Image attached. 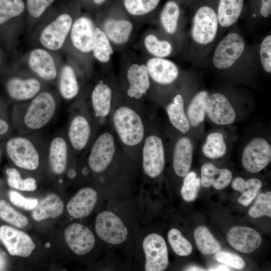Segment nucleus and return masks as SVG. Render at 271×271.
I'll list each match as a JSON object with an SVG mask.
<instances>
[{
    "mask_svg": "<svg viewBox=\"0 0 271 271\" xmlns=\"http://www.w3.org/2000/svg\"><path fill=\"white\" fill-rule=\"evenodd\" d=\"M271 15V0H259L258 19H266Z\"/></svg>",
    "mask_w": 271,
    "mask_h": 271,
    "instance_id": "603ef678",
    "label": "nucleus"
},
{
    "mask_svg": "<svg viewBox=\"0 0 271 271\" xmlns=\"http://www.w3.org/2000/svg\"><path fill=\"white\" fill-rule=\"evenodd\" d=\"M0 239L12 255L27 257L35 248V243L27 233L9 226L0 227Z\"/></svg>",
    "mask_w": 271,
    "mask_h": 271,
    "instance_id": "a211bd4d",
    "label": "nucleus"
},
{
    "mask_svg": "<svg viewBox=\"0 0 271 271\" xmlns=\"http://www.w3.org/2000/svg\"><path fill=\"white\" fill-rule=\"evenodd\" d=\"M271 147L263 138H255L245 147L242 153V164L250 173L263 170L270 162Z\"/></svg>",
    "mask_w": 271,
    "mask_h": 271,
    "instance_id": "ddd939ff",
    "label": "nucleus"
},
{
    "mask_svg": "<svg viewBox=\"0 0 271 271\" xmlns=\"http://www.w3.org/2000/svg\"><path fill=\"white\" fill-rule=\"evenodd\" d=\"M46 247H49L50 246V244L49 243H47L46 244Z\"/></svg>",
    "mask_w": 271,
    "mask_h": 271,
    "instance_id": "052dcab7",
    "label": "nucleus"
},
{
    "mask_svg": "<svg viewBox=\"0 0 271 271\" xmlns=\"http://www.w3.org/2000/svg\"><path fill=\"white\" fill-rule=\"evenodd\" d=\"M119 2L125 12L136 22L152 17L161 0H119Z\"/></svg>",
    "mask_w": 271,
    "mask_h": 271,
    "instance_id": "c756f323",
    "label": "nucleus"
},
{
    "mask_svg": "<svg viewBox=\"0 0 271 271\" xmlns=\"http://www.w3.org/2000/svg\"><path fill=\"white\" fill-rule=\"evenodd\" d=\"M145 62L151 80L158 85H172L180 76L179 67L169 58L149 57Z\"/></svg>",
    "mask_w": 271,
    "mask_h": 271,
    "instance_id": "dca6fc26",
    "label": "nucleus"
},
{
    "mask_svg": "<svg viewBox=\"0 0 271 271\" xmlns=\"http://www.w3.org/2000/svg\"><path fill=\"white\" fill-rule=\"evenodd\" d=\"M0 64H1V61H0Z\"/></svg>",
    "mask_w": 271,
    "mask_h": 271,
    "instance_id": "e2e57ef3",
    "label": "nucleus"
},
{
    "mask_svg": "<svg viewBox=\"0 0 271 271\" xmlns=\"http://www.w3.org/2000/svg\"><path fill=\"white\" fill-rule=\"evenodd\" d=\"M229 243L235 249L245 253L256 250L260 245L261 237L253 229L237 226L232 227L227 234Z\"/></svg>",
    "mask_w": 271,
    "mask_h": 271,
    "instance_id": "4be33fe9",
    "label": "nucleus"
},
{
    "mask_svg": "<svg viewBox=\"0 0 271 271\" xmlns=\"http://www.w3.org/2000/svg\"><path fill=\"white\" fill-rule=\"evenodd\" d=\"M90 133V125L85 116L77 115L73 117L68 126L67 134L69 143L74 149L83 150L88 142Z\"/></svg>",
    "mask_w": 271,
    "mask_h": 271,
    "instance_id": "cd10ccee",
    "label": "nucleus"
},
{
    "mask_svg": "<svg viewBox=\"0 0 271 271\" xmlns=\"http://www.w3.org/2000/svg\"><path fill=\"white\" fill-rule=\"evenodd\" d=\"M123 61L125 63L126 78L128 84L127 94L130 98L140 99L151 86V79L145 61L129 55Z\"/></svg>",
    "mask_w": 271,
    "mask_h": 271,
    "instance_id": "9d476101",
    "label": "nucleus"
},
{
    "mask_svg": "<svg viewBox=\"0 0 271 271\" xmlns=\"http://www.w3.org/2000/svg\"><path fill=\"white\" fill-rule=\"evenodd\" d=\"M58 88L60 95L65 100L72 99L78 95L79 84L72 66L65 64L62 67L59 76Z\"/></svg>",
    "mask_w": 271,
    "mask_h": 271,
    "instance_id": "473e14b6",
    "label": "nucleus"
},
{
    "mask_svg": "<svg viewBox=\"0 0 271 271\" xmlns=\"http://www.w3.org/2000/svg\"><path fill=\"white\" fill-rule=\"evenodd\" d=\"M9 195L10 200L12 203L25 210H33L38 203L37 199L25 198L15 191H10Z\"/></svg>",
    "mask_w": 271,
    "mask_h": 271,
    "instance_id": "8fccbe9b",
    "label": "nucleus"
},
{
    "mask_svg": "<svg viewBox=\"0 0 271 271\" xmlns=\"http://www.w3.org/2000/svg\"><path fill=\"white\" fill-rule=\"evenodd\" d=\"M26 10L23 0H0V26L22 15Z\"/></svg>",
    "mask_w": 271,
    "mask_h": 271,
    "instance_id": "ea45409f",
    "label": "nucleus"
},
{
    "mask_svg": "<svg viewBox=\"0 0 271 271\" xmlns=\"http://www.w3.org/2000/svg\"><path fill=\"white\" fill-rule=\"evenodd\" d=\"M201 180L194 172H189L184 177L181 189V194L187 202L194 201L197 197L200 186Z\"/></svg>",
    "mask_w": 271,
    "mask_h": 271,
    "instance_id": "c03bdc74",
    "label": "nucleus"
},
{
    "mask_svg": "<svg viewBox=\"0 0 271 271\" xmlns=\"http://www.w3.org/2000/svg\"><path fill=\"white\" fill-rule=\"evenodd\" d=\"M201 181L202 185L208 188L211 186L222 190L230 183L232 174L227 169H219L211 163L204 164L201 168Z\"/></svg>",
    "mask_w": 271,
    "mask_h": 271,
    "instance_id": "c85d7f7f",
    "label": "nucleus"
},
{
    "mask_svg": "<svg viewBox=\"0 0 271 271\" xmlns=\"http://www.w3.org/2000/svg\"><path fill=\"white\" fill-rule=\"evenodd\" d=\"M205 269L196 266H191L188 267L186 270H204Z\"/></svg>",
    "mask_w": 271,
    "mask_h": 271,
    "instance_id": "13d9d810",
    "label": "nucleus"
},
{
    "mask_svg": "<svg viewBox=\"0 0 271 271\" xmlns=\"http://www.w3.org/2000/svg\"><path fill=\"white\" fill-rule=\"evenodd\" d=\"M114 50V49L107 37L96 25L91 50L92 57L100 63L107 64L110 62Z\"/></svg>",
    "mask_w": 271,
    "mask_h": 271,
    "instance_id": "72a5a7b5",
    "label": "nucleus"
},
{
    "mask_svg": "<svg viewBox=\"0 0 271 271\" xmlns=\"http://www.w3.org/2000/svg\"><path fill=\"white\" fill-rule=\"evenodd\" d=\"M167 112L172 124L180 131L186 134L190 128V124L184 110V98L181 93L177 94L173 102L167 107Z\"/></svg>",
    "mask_w": 271,
    "mask_h": 271,
    "instance_id": "f704fd0d",
    "label": "nucleus"
},
{
    "mask_svg": "<svg viewBox=\"0 0 271 271\" xmlns=\"http://www.w3.org/2000/svg\"><path fill=\"white\" fill-rule=\"evenodd\" d=\"M48 158L52 171L56 175H60L66 170L68 160V144L61 136L53 137L48 146Z\"/></svg>",
    "mask_w": 271,
    "mask_h": 271,
    "instance_id": "a878e982",
    "label": "nucleus"
},
{
    "mask_svg": "<svg viewBox=\"0 0 271 271\" xmlns=\"http://www.w3.org/2000/svg\"><path fill=\"white\" fill-rule=\"evenodd\" d=\"M6 90L11 98L19 102L29 101L41 91L40 81L34 77H13L6 83Z\"/></svg>",
    "mask_w": 271,
    "mask_h": 271,
    "instance_id": "5701e85b",
    "label": "nucleus"
},
{
    "mask_svg": "<svg viewBox=\"0 0 271 271\" xmlns=\"http://www.w3.org/2000/svg\"><path fill=\"white\" fill-rule=\"evenodd\" d=\"M0 155H1V150H0Z\"/></svg>",
    "mask_w": 271,
    "mask_h": 271,
    "instance_id": "680f3d73",
    "label": "nucleus"
},
{
    "mask_svg": "<svg viewBox=\"0 0 271 271\" xmlns=\"http://www.w3.org/2000/svg\"><path fill=\"white\" fill-rule=\"evenodd\" d=\"M142 45L149 57L169 58L181 52L174 41L158 30L146 32L142 39Z\"/></svg>",
    "mask_w": 271,
    "mask_h": 271,
    "instance_id": "f3484780",
    "label": "nucleus"
},
{
    "mask_svg": "<svg viewBox=\"0 0 271 271\" xmlns=\"http://www.w3.org/2000/svg\"><path fill=\"white\" fill-rule=\"evenodd\" d=\"M218 0H198L192 8L190 28L182 51L184 58L196 66L208 64L218 41Z\"/></svg>",
    "mask_w": 271,
    "mask_h": 271,
    "instance_id": "f257e3e1",
    "label": "nucleus"
},
{
    "mask_svg": "<svg viewBox=\"0 0 271 271\" xmlns=\"http://www.w3.org/2000/svg\"><path fill=\"white\" fill-rule=\"evenodd\" d=\"M28 63L31 71L43 80L52 81L58 76L54 58L44 48H37L32 50L29 55Z\"/></svg>",
    "mask_w": 271,
    "mask_h": 271,
    "instance_id": "412c9836",
    "label": "nucleus"
},
{
    "mask_svg": "<svg viewBox=\"0 0 271 271\" xmlns=\"http://www.w3.org/2000/svg\"><path fill=\"white\" fill-rule=\"evenodd\" d=\"M145 256V270L162 271L169 264L168 252L164 238L152 233L148 234L143 241Z\"/></svg>",
    "mask_w": 271,
    "mask_h": 271,
    "instance_id": "9b49d317",
    "label": "nucleus"
},
{
    "mask_svg": "<svg viewBox=\"0 0 271 271\" xmlns=\"http://www.w3.org/2000/svg\"><path fill=\"white\" fill-rule=\"evenodd\" d=\"M206 113L210 119L218 125L230 124L236 118L235 111L229 99L225 94L221 92L209 94Z\"/></svg>",
    "mask_w": 271,
    "mask_h": 271,
    "instance_id": "6ab92c4d",
    "label": "nucleus"
},
{
    "mask_svg": "<svg viewBox=\"0 0 271 271\" xmlns=\"http://www.w3.org/2000/svg\"><path fill=\"white\" fill-rule=\"evenodd\" d=\"M80 7L89 12L97 15L101 12L109 0H76Z\"/></svg>",
    "mask_w": 271,
    "mask_h": 271,
    "instance_id": "3c124183",
    "label": "nucleus"
},
{
    "mask_svg": "<svg viewBox=\"0 0 271 271\" xmlns=\"http://www.w3.org/2000/svg\"><path fill=\"white\" fill-rule=\"evenodd\" d=\"M63 201L57 195L51 193L38 203L32 212V217L36 221L48 218H55L62 214Z\"/></svg>",
    "mask_w": 271,
    "mask_h": 271,
    "instance_id": "7c9ffc66",
    "label": "nucleus"
},
{
    "mask_svg": "<svg viewBox=\"0 0 271 271\" xmlns=\"http://www.w3.org/2000/svg\"><path fill=\"white\" fill-rule=\"evenodd\" d=\"M96 15V25L105 33L114 49L127 45L135 31L136 22L123 10L119 0H109Z\"/></svg>",
    "mask_w": 271,
    "mask_h": 271,
    "instance_id": "20e7f679",
    "label": "nucleus"
},
{
    "mask_svg": "<svg viewBox=\"0 0 271 271\" xmlns=\"http://www.w3.org/2000/svg\"><path fill=\"white\" fill-rule=\"evenodd\" d=\"M115 153L114 141L108 132L100 134L94 142L88 162L91 170L96 173L104 171L111 163Z\"/></svg>",
    "mask_w": 271,
    "mask_h": 271,
    "instance_id": "2eb2a0df",
    "label": "nucleus"
},
{
    "mask_svg": "<svg viewBox=\"0 0 271 271\" xmlns=\"http://www.w3.org/2000/svg\"><path fill=\"white\" fill-rule=\"evenodd\" d=\"M194 235L198 249L202 254H212L220 250V244L206 227H197L194 231Z\"/></svg>",
    "mask_w": 271,
    "mask_h": 271,
    "instance_id": "4c0bfd02",
    "label": "nucleus"
},
{
    "mask_svg": "<svg viewBox=\"0 0 271 271\" xmlns=\"http://www.w3.org/2000/svg\"><path fill=\"white\" fill-rule=\"evenodd\" d=\"M183 6L181 0H167L158 17V30L174 41L181 52L187 35L185 30L186 21Z\"/></svg>",
    "mask_w": 271,
    "mask_h": 271,
    "instance_id": "39448f33",
    "label": "nucleus"
},
{
    "mask_svg": "<svg viewBox=\"0 0 271 271\" xmlns=\"http://www.w3.org/2000/svg\"><path fill=\"white\" fill-rule=\"evenodd\" d=\"M114 128L125 145L134 146L140 143L144 136V127L140 115L126 106L118 108L114 112Z\"/></svg>",
    "mask_w": 271,
    "mask_h": 271,
    "instance_id": "6e6552de",
    "label": "nucleus"
},
{
    "mask_svg": "<svg viewBox=\"0 0 271 271\" xmlns=\"http://www.w3.org/2000/svg\"><path fill=\"white\" fill-rule=\"evenodd\" d=\"M215 259L235 269H242L245 266L243 259L239 256L227 251L216 252L214 256Z\"/></svg>",
    "mask_w": 271,
    "mask_h": 271,
    "instance_id": "09e8293b",
    "label": "nucleus"
},
{
    "mask_svg": "<svg viewBox=\"0 0 271 271\" xmlns=\"http://www.w3.org/2000/svg\"><path fill=\"white\" fill-rule=\"evenodd\" d=\"M193 147L191 140L180 138L176 143L173 154V168L176 175L185 177L189 172L193 158Z\"/></svg>",
    "mask_w": 271,
    "mask_h": 271,
    "instance_id": "bb28decb",
    "label": "nucleus"
},
{
    "mask_svg": "<svg viewBox=\"0 0 271 271\" xmlns=\"http://www.w3.org/2000/svg\"><path fill=\"white\" fill-rule=\"evenodd\" d=\"M249 215L253 218L262 216L271 217V192L259 194L254 204L248 211Z\"/></svg>",
    "mask_w": 271,
    "mask_h": 271,
    "instance_id": "49530a36",
    "label": "nucleus"
},
{
    "mask_svg": "<svg viewBox=\"0 0 271 271\" xmlns=\"http://www.w3.org/2000/svg\"><path fill=\"white\" fill-rule=\"evenodd\" d=\"M112 90L107 84L100 80L93 88L91 102L95 115L104 117L109 114L112 99Z\"/></svg>",
    "mask_w": 271,
    "mask_h": 271,
    "instance_id": "2f4dec72",
    "label": "nucleus"
},
{
    "mask_svg": "<svg viewBox=\"0 0 271 271\" xmlns=\"http://www.w3.org/2000/svg\"><path fill=\"white\" fill-rule=\"evenodd\" d=\"M168 240L172 249L178 255L186 256L192 253L191 244L178 229L173 228L169 231Z\"/></svg>",
    "mask_w": 271,
    "mask_h": 271,
    "instance_id": "a19ab883",
    "label": "nucleus"
},
{
    "mask_svg": "<svg viewBox=\"0 0 271 271\" xmlns=\"http://www.w3.org/2000/svg\"><path fill=\"white\" fill-rule=\"evenodd\" d=\"M226 150L223 136L218 132L209 134L202 148L204 155L210 159L221 158L226 154Z\"/></svg>",
    "mask_w": 271,
    "mask_h": 271,
    "instance_id": "58836bf2",
    "label": "nucleus"
},
{
    "mask_svg": "<svg viewBox=\"0 0 271 271\" xmlns=\"http://www.w3.org/2000/svg\"><path fill=\"white\" fill-rule=\"evenodd\" d=\"M165 164L162 141L159 137L151 135L147 138L143 149V166L146 174L151 178L159 176Z\"/></svg>",
    "mask_w": 271,
    "mask_h": 271,
    "instance_id": "4468645a",
    "label": "nucleus"
},
{
    "mask_svg": "<svg viewBox=\"0 0 271 271\" xmlns=\"http://www.w3.org/2000/svg\"><path fill=\"white\" fill-rule=\"evenodd\" d=\"M245 0H218L217 13L219 25L218 41L229 28L237 23L244 6Z\"/></svg>",
    "mask_w": 271,
    "mask_h": 271,
    "instance_id": "b1692460",
    "label": "nucleus"
},
{
    "mask_svg": "<svg viewBox=\"0 0 271 271\" xmlns=\"http://www.w3.org/2000/svg\"><path fill=\"white\" fill-rule=\"evenodd\" d=\"M64 237L70 249L77 255H84L93 248L95 239L92 232L79 223L69 225L64 231Z\"/></svg>",
    "mask_w": 271,
    "mask_h": 271,
    "instance_id": "aec40b11",
    "label": "nucleus"
},
{
    "mask_svg": "<svg viewBox=\"0 0 271 271\" xmlns=\"http://www.w3.org/2000/svg\"><path fill=\"white\" fill-rule=\"evenodd\" d=\"M59 107L58 99L48 90L41 91L32 99L18 106L17 126L21 134H29L45 127Z\"/></svg>",
    "mask_w": 271,
    "mask_h": 271,
    "instance_id": "7ed1b4c3",
    "label": "nucleus"
},
{
    "mask_svg": "<svg viewBox=\"0 0 271 271\" xmlns=\"http://www.w3.org/2000/svg\"><path fill=\"white\" fill-rule=\"evenodd\" d=\"M10 129L9 123L0 117V136L6 134Z\"/></svg>",
    "mask_w": 271,
    "mask_h": 271,
    "instance_id": "864d4df0",
    "label": "nucleus"
},
{
    "mask_svg": "<svg viewBox=\"0 0 271 271\" xmlns=\"http://www.w3.org/2000/svg\"><path fill=\"white\" fill-rule=\"evenodd\" d=\"M80 14L67 11L58 15L41 30L39 41L43 48L56 51L64 45L73 23Z\"/></svg>",
    "mask_w": 271,
    "mask_h": 271,
    "instance_id": "0eeeda50",
    "label": "nucleus"
},
{
    "mask_svg": "<svg viewBox=\"0 0 271 271\" xmlns=\"http://www.w3.org/2000/svg\"><path fill=\"white\" fill-rule=\"evenodd\" d=\"M231 186L234 190L241 193V196L238 199L239 203L244 206H248L260 190L262 183L260 180L256 178L245 181L242 178L237 177L232 181Z\"/></svg>",
    "mask_w": 271,
    "mask_h": 271,
    "instance_id": "e433bc0d",
    "label": "nucleus"
},
{
    "mask_svg": "<svg viewBox=\"0 0 271 271\" xmlns=\"http://www.w3.org/2000/svg\"><path fill=\"white\" fill-rule=\"evenodd\" d=\"M184 6L189 7L192 9L198 0H181Z\"/></svg>",
    "mask_w": 271,
    "mask_h": 271,
    "instance_id": "5fc2aeb1",
    "label": "nucleus"
},
{
    "mask_svg": "<svg viewBox=\"0 0 271 271\" xmlns=\"http://www.w3.org/2000/svg\"><path fill=\"white\" fill-rule=\"evenodd\" d=\"M74 172L73 171H71L69 172V176L71 178L73 177L74 176Z\"/></svg>",
    "mask_w": 271,
    "mask_h": 271,
    "instance_id": "bf43d9fd",
    "label": "nucleus"
},
{
    "mask_svg": "<svg viewBox=\"0 0 271 271\" xmlns=\"http://www.w3.org/2000/svg\"><path fill=\"white\" fill-rule=\"evenodd\" d=\"M55 0H26L27 13L32 20H38Z\"/></svg>",
    "mask_w": 271,
    "mask_h": 271,
    "instance_id": "de8ad7c7",
    "label": "nucleus"
},
{
    "mask_svg": "<svg viewBox=\"0 0 271 271\" xmlns=\"http://www.w3.org/2000/svg\"><path fill=\"white\" fill-rule=\"evenodd\" d=\"M8 182L12 188L24 191H34L36 190V180L33 178L23 179L19 172L15 168H9L6 170Z\"/></svg>",
    "mask_w": 271,
    "mask_h": 271,
    "instance_id": "79ce46f5",
    "label": "nucleus"
},
{
    "mask_svg": "<svg viewBox=\"0 0 271 271\" xmlns=\"http://www.w3.org/2000/svg\"><path fill=\"white\" fill-rule=\"evenodd\" d=\"M209 64L220 72L232 76H249L260 68L257 45L248 43L236 23L218 41Z\"/></svg>",
    "mask_w": 271,
    "mask_h": 271,
    "instance_id": "f03ea898",
    "label": "nucleus"
},
{
    "mask_svg": "<svg viewBox=\"0 0 271 271\" xmlns=\"http://www.w3.org/2000/svg\"><path fill=\"white\" fill-rule=\"evenodd\" d=\"M95 229L98 236L105 243L118 245L127 238L128 230L121 218L114 212L104 210L96 216Z\"/></svg>",
    "mask_w": 271,
    "mask_h": 271,
    "instance_id": "1a4fd4ad",
    "label": "nucleus"
},
{
    "mask_svg": "<svg viewBox=\"0 0 271 271\" xmlns=\"http://www.w3.org/2000/svg\"><path fill=\"white\" fill-rule=\"evenodd\" d=\"M0 218L18 228H23L28 223L25 216L16 211L3 200H0Z\"/></svg>",
    "mask_w": 271,
    "mask_h": 271,
    "instance_id": "37998d69",
    "label": "nucleus"
},
{
    "mask_svg": "<svg viewBox=\"0 0 271 271\" xmlns=\"http://www.w3.org/2000/svg\"><path fill=\"white\" fill-rule=\"evenodd\" d=\"M258 57L261 68L266 73H271V34L266 35L257 45Z\"/></svg>",
    "mask_w": 271,
    "mask_h": 271,
    "instance_id": "a18cd8bd",
    "label": "nucleus"
},
{
    "mask_svg": "<svg viewBox=\"0 0 271 271\" xmlns=\"http://www.w3.org/2000/svg\"><path fill=\"white\" fill-rule=\"evenodd\" d=\"M209 94L206 90H201L192 99L187 109V118L191 126H197L203 121Z\"/></svg>",
    "mask_w": 271,
    "mask_h": 271,
    "instance_id": "c9c22d12",
    "label": "nucleus"
},
{
    "mask_svg": "<svg viewBox=\"0 0 271 271\" xmlns=\"http://www.w3.org/2000/svg\"><path fill=\"white\" fill-rule=\"evenodd\" d=\"M6 267V260L4 257L0 253V270H4Z\"/></svg>",
    "mask_w": 271,
    "mask_h": 271,
    "instance_id": "4d7b16f0",
    "label": "nucleus"
},
{
    "mask_svg": "<svg viewBox=\"0 0 271 271\" xmlns=\"http://www.w3.org/2000/svg\"><path fill=\"white\" fill-rule=\"evenodd\" d=\"M97 192L92 188L80 189L69 201L67 210L74 218L88 216L93 211L97 201Z\"/></svg>",
    "mask_w": 271,
    "mask_h": 271,
    "instance_id": "393cba45",
    "label": "nucleus"
},
{
    "mask_svg": "<svg viewBox=\"0 0 271 271\" xmlns=\"http://www.w3.org/2000/svg\"><path fill=\"white\" fill-rule=\"evenodd\" d=\"M96 23L87 14L79 15L74 20L69 37L71 45L81 54H91Z\"/></svg>",
    "mask_w": 271,
    "mask_h": 271,
    "instance_id": "f8f14e48",
    "label": "nucleus"
},
{
    "mask_svg": "<svg viewBox=\"0 0 271 271\" xmlns=\"http://www.w3.org/2000/svg\"><path fill=\"white\" fill-rule=\"evenodd\" d=\"M43 148L38 140L28 134L12 138L6 145L7 155L14 164L28 171H34L39 167L40 149Z\"/></svg>",
    "mask_w": 271,
    "mask_h": 271,
    "instance_id": "423d86ee",
    "label": "nucleus"
},
{
    "mask_svg": "<svg viewBox=\"0 0 271 271\" xmlns=\"http://www.w3.org/2000/svg\"><path fill=\"white\" fill-rule=\"evenodd\" d=\"M208 270H230V269L225 265H220L217 266L211 267L208 269Z\"/></svg>",
    "mask_w": 271,
    "mask_h": 271,
    "instance_id": "6e6d98bb",
    "label": "nucleus"
}]
</instances>
